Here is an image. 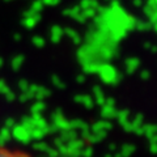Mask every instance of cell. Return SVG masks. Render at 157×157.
Masks as SVG:
<instances>
[{
    "label": "cell",
    "instance_id": "cell-1",
    "mask_svg": "<svg viewBox=\"0 0 157 157\" xmlns=\"http://www.w3.org/2000/svg\"><path fill=\"white\" fill-rule=\"evenodd\" d=\"M0 157H33L22 149L9 148L7 145L0 144Z\"/></svg>",
    "mask_w": 157,
    "mask_h": 157
}]
</instances>
